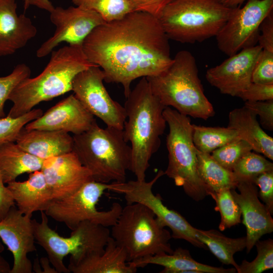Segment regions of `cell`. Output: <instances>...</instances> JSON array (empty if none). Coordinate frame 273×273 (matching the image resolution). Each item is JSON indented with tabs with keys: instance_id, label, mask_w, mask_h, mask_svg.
<instances>
[{
	"instance_id": "cell-8",
	"label": "cell",
	"mask_w": 273,
	"mask_h": 273,
	"mask_svg": "<svg viewBox=\"0 0 273 273\" xmlns=\"http://www.w3.org/2000/svg\"><path fill=\"white\" fill-rule=\"evenodd\" d=\"M163 113L169 127L166 137L168 163L164 174L173 179L176 186L182 187L191 198L202 200L209 196V191L198 173L191 119L169 107H166Z\"/></svg>"
},
{
	"instance_id": "cell-49",
	"label": "cell",
	"mask_w": 273,
	"mask_h": 273,
	"mask_svg": "<svg viewBox=\"0 0 273 273\" xmlns=\"http://www.w3.org/2000/svg\"><path fill=\"white\" fill-rule=\"evenodd\" d=\"M24 3V9L26 11L31 6V0H23Z\"/></svg>"
},
{
	"instance_id": "cell-44",
	"label": "cell",
	"mask_w": 273,
	"mask_h": 273,
	"mask_svg": "<svg viewBox=\"0 0 273 273\" xmlns=\"http://www.w3.org/2000/svg\"><path fill=\"white\" fill-rule=\"evenodd\" d=\"M30 5L49 13L51 12L55 8L50 0H31Z\"/></svg>"
},
{
	"instance_id": "cell-24",
	"label": "cell",
	"mask_w": 273,
	"mask_h": 273,
	"mask_svg": "<svg viewBox=\"0 0 273 273\" xmlns=\"http://www.w3.org/2000/svg\"><path fill=\"white\" fill-rule=\"evenodd\" d=\"M136 268L144 267L148 264L163 267L161 273H235V267L224 268L197 262L192 257L188 250L179 247L172 253L155 255L128 262Z\"/></svg>"
},
{
	"instance_id": "cell-14",
	"label": "cell",
	"mask_w": 273,
	"mask_h": 273,
	"mask_svg": "<svg viewBox=\"0 0 273 273\" xmlns=\"http://www.w3.org/2000/svg\"><path fill=\"white\" fill-rule=\"evenodd\" d=\"M50 13L56 30L37 50L38 58L48 56L63 42L69 45H82L95 28L106 22L97 12L76 6L55 7Z\"/></svg>"
},
{
	"instance_id": "cell-45",
	"label": "cell",
	"mask_w": 273,
	"mask_h": 273,
	"mask_svg": "<svg viewBox=\"0 0 273 273\" xmlns=\"http://www.w3.org/2000/svg\"><path fill=\"white\" fill-rule=\"evenodd\" d=\"M40 264L42 268V273H58L56 269L51 266V262L49 258L42 257L39 259Z\"/></svg>"
},
{
	"instance_id": "cell-13",
	"label": "cell",
	"mask_w": 273,
	"mask_h": 273,
	"mask_svg": "<svg viewBox=\"0 0 273 273\" xmlns=\"http://www.w3.org/2000/svg\"><path fill=\"white\" fill-rule=\"evenodd\" d=\"M105 78L98 66H90L75 77L72 91L84 107L107 126L123 129L125 108L111 98L103 84Z\"/></svg>"
},
{
	"instance_id": "cell-6",
	"label": "cell",
	"mask_w": 273,
	"mask_h": 273,
	"mask_svg": "<svg viewBox=\"0 0 273 273\" xmlns=\"http://www.w3.org/2000/svg\"><path fill=\"white\" fill-rule=\"evenodd\" d=\"M232 9L219 0H174L158 19L169 39L194 43L216 36Z\"/></svg>"
},
{
	"instance_id": "cell-9",
	"label": "cell",
	"mask_w": 273,
	"mask_h": 273,
	"mask_svg": "<svg viewBox=\"0 0 273 273\" xmlns=\"http://www.w3.org/2000/svg\"><path fill=\"white\" fill-rule=\"evenodd\" d=\"M40 213V221L32 219L35 241L44 250L58 273L70 272L64 263L65 256L70 255L69 263H72L101 253L110 237L108 228L88 221L80 223L69 237H62L50 227L44 211Z\"/></svg>"
},
{
	"instance_id": "cell-3",
	"label": "cell",
	"mask_w": 273,
	"mask_h": 273,
	"mask_svg": "<svg viewBox=\"0 0 273 273\" xmlns=\"http://www.w3.org/2000/svg\"><path fill=\"white\" fill-rule=\"evenodd\" d=\"M94 65L87 59L82 45L68 44L53 50L48 64L39 74L24 79L12 90L8 100L13 105L8 115L18 117L42 102L71 91L75 77Z\"/></svg>"
},
{
	"instance_id": "cell-43",
	"label": "cell",
	"mask_w": 273,
	"mask_h": 273,
	"mask_svg": "<svg viewBox=\"0 0 273 273\" xmlns=\"http://www.w3.org/2000/svg\"><path fill=\"white\" fill-rule=\"evenodd\" d=\"M15 205L10 191L4 182L0 171V221L6 215L10 209Z\"/></svg>"
},
{
	"instance_id": "cell-4",
	"label": "cell",
	"mask_w": 273,
	"mask_h": 273,
	"mask_svg": "<svg viewBox=\"0 0 273 273\" xmlns=\"http://www.w3.org/2000/svg\"><path fill=\"white\" fill-rule=\"evenodd\" d=\"M198 72L194 56L182 50L166 70L146 78L153 94L165 107L206 120L214 115L215 111L204 94Z\"/></svg>"
},
{
	"instance_id": "cell-36",
	"label": "cell",
	"mask_w": 273,
	"mask_h": 273,
	"mask_svg": "<svg viewBox=\"0 0 273 273\" xmlns=\"http://www.w3.org/2000/svg\"><path fill=\"white\" fill-rule=\"evenodd\" d=\"M31 70L24 63L18 64L9 75L0 77V118L5 117L4 105L14 88L24 79L29 77Z\"/></svg>"
},
{
	"instance_id": "cell-5",
	"label": "cell",
	"mask_w": 273,
	"mask_h": 273,
	"mask_svg": "<svg viewBox=\"0 0 273 273\" xmlns=\"http://www.w3.org/2000/svg\"><path fill=\"white\" fill-rule=\"evenodd\" d=\"M73 138V151L90 172L93 180L106 184L126 181L131 152L123 129L108 126L103 128L96 123Z\"/></svg>"
},
{
	"instance_id": "cell-39",
	"label": "cell",
	"mask_w": 273,
	"mask_h": 273,
	"mask_svg": "<svg viewBox=\"0 0 273 273\" xmlns=\"http://www.w3.org/2000/svg\"><path fill=\"white\" fill-rule=\"evenodd\" d=\"M244 106L259 115L261 124L267 129H273V100L264 101H246Z\"/></svg>"
},
{
	"instance_id": "cell-41",
	"label": "cell",
	"mask_w": 273,
	"mask_h": 273,
	"mask_svg": "<svg viewBox=\"0 0 273 273\" xmlns=\"http://www.w3.org/2000/svg\"><path fill=\"white\" fill-rule=\"evenodd\" d=\"M134 11L159 18L164 8L174 0H130Z\"/></svg>"
},
{
	"instance_id": "cell-22",
	"label": "cell",
	"mask_w": 273,
	"mask_h": 273,
	"mask_svg": "<svg viewBox=\"0 0 273 273\" xmlns=\"http://www.w3.org/2000/svg\"><path fill=\"white\" fill-rule=\"evenodd\" d=\"M15 205L23 214L32 216L44 211L53 200L51 192L41 170L29 173L23 181L14 180L7 184Z\"/></svg>"
},
{
	"instance_id": "cell-7",
	"label": "cell",
	"mask_w": 273,
	"mask_h": 273,
	"mask_svg": "<svg viewBox=\"0 0 273 273\" xmlns=\"http://www.w3.org/2000/svg\"><path fill=\"white\" fill-rule=\"evenodd\" d=\"M110 236L125 251L128 262L172 253L170 232L145 205L133 203L122 207Z\"/></svg>"
},
{
	"instance_id": "cell-27",
	"label": "cell",
	"mask_w": 273,
	"mask_h": 273,
	"mask_svg": "<svg viewBox=\"0 0 273 273\" xmlns=\"http://www.w3.org/2000/svg\"><path fill=\"white\" fill-rule=\"evenodd\" d=\"M196 236L221 262L233 265L237 271L239 265L235 261L234 255L246 248V236L232 238L216 230L204 231L197 228Z\"/></svg>"
},
{
	"instance_id": "cell-2",
	"label": "cell",
	"mask_w": 273,
	"mask_h": 273,
	"mask_svg": "<svg viewBox=\"0 0 273 273\" xmlns=\"http://www.w3.org/2000/svg\"><path fill=\"white\" fill-rule=\"evenodd\" d=\"M126 120L123 132L130 144L129 170L136 179H146L150 160L161 144L166 126L163 110L166 107L153 94L146 77H142L126 98Z\"/></svg>"
},
{
	"instance_id": "cell-16",
	"label": "cell",
	"mask_w": 273,
	"mask_h": 273,
	"mask_svg": "<svg viewBox=\"0 0 273 273\" xmlns=\"http://www.w3.org/2000/svg\"><path fill=\"white\" fill-rule=\"evenodd\" d=\"M32 216L12 206L0 221V238L13 257L10 273H31L32 264L28 254L36 250Z\"/></svg>"
},
{
	"instance_id": "cell-17",
	"label": "cell",
	"mask_w": 273,
	"mask_h": 273,
	"mask_svg": "<svg viewBox=\"0 0 273 273\" xmlns=\"http://www.w3.org/2000/svg\"><path fill=\"white\" fill-rule=\"evenodd\" d=\"M97 123L74 94L62 100L39 118L24 126L27 130H61L74 135L82 133Z\"/></svg>"
},
{
	"instance_id": "cell-11",
	"label": "cell",
	"mask_w": 273,
	"mask_h": 273,
	"mask_svg": "<svg viewBox=\"0 0 273 273\" xmlns=\"http://www.w3.org/2000/svg\"><path fill=\"white\" fill-rule=\"evenodd\" d=\"M160 170L150 181L130 180L124 182H112L109 191L122 194L127 204L141 203L149 208L165 227L171 231L172 238L184 240L193 246L206 249L196 236V228L193 226L180 213L170 209L163 203L159 194L153 192V187L164 175Z\"/></svg>"
},
{
	"instance_id": "cell-31",
	"label": "cell",
	"mask_w": 273,
	"mask_h": 273,
	"mask_svg": "<svg viewBox=\"0 0 273 273\" xmlns=\"http://www.w3.org/2000/svg\"><path fill=\"white\" fill-rule=\"evenodd\" d=\"M210 196L216 203L215 210L221 216L219 229L224 231L241 222V209L234 198L231 189L212 193Z\"/></svg>"
},
{
	"instance_id": "cell-25",
	"label": "cell",
	"mask_w": 273,
	"mask_h": 273,
	"mask_svg": "<svg viewBox=\"0 0 273 273\" xmlns=\"http://www.w3.org/2000/svg\"><path fill=\"white\" fill-rule=\"evenodd\" d=\"M228 127L236 130L240 139L247 142L252 150L273 160V139L261 127L252 110L244 106L232 110Z\"/></svg>"
},
{
	"instance_id": "cell-18",
	"label": "cell",
	"mask_w": 273,
	"mask_h": 273,
	"mask_svg": "<svg viewBox=\"0 0 273 273\" xmlns=\"http://www.w3.org/2000/svg\"><path fill=\"white\" fill-rule=\"evenodd\" d=\"M41 171L53 200L66 197L93 180L90 172L73 151L44 160Z\"/></svg>"
},
{
	"instance_id": "cell-10",
	"label": "cell",
	"mask_w": 273,
	"mask_h": 273,
	"mask_svg": "<svg viewBox=\"0 0 273 273\" xmlns=\"http://www.w3.org/2000/svg\"><path fill=\"white\" fill-rule=\"evenodd\" d=\"M110 183L89 181L76 192L64 198L53 200L44 212L53 219L64 223L71 231L81 222L88 221L105 227L116 222L122 209L121 205L114 202L110 209L100 211L97 204Z\"/></svg>"
},
{
	"instance_id": "cell-15",
	"label": "cell",
	"mask_w": 273,
	"mask_h": 273,
	"mask_svg": "<svg viewBox=\"0 0 273 273\" xmlns=\"http://www.w3.org/2000/svg\"><path fill=\"white\" fill-rule=\"evenodd\" d=\"M262 50L259 45H255L229 56L207 70V80L221 93L238 97L252 83L253 69Z\"/></svg>"
},
{
	"instance_id": "cell-47",
	"label": "cell",
	"mask_w": 273,
	"mask_h": 273,
	"mask_svg": "<svg viewBox=\"0 0 273 273\" xmlns=\"http://www.w3.org/2000/svg\"><path fill=\"white\" fill-rule=\"evenodd\" d=\"M0 253V273H10L11 267Z\"/></svg>"
},
{
	"instance_id": "cell-48",
	"label": "cell",
	"mask_w": 273,
	"mask_h": 273,
	"mask_svg": "<svg viewBox=\"0 0 273 273\" xmlns=\"http://www.w3.org/2000/svg\"><path fill=\"white\" fill-rule=\"evenodd\" d=\"M33 269L34 271L36 273H42L39 260L37 258H36L34 261L33 266H32V269Z\"/></svg>"
},
{
	"instance_id": "cell-46",
	"label": "cell",
	"mask_w": 273,
	"mask_h": 273,
	"mask_svg": "<svg viewBox=\"0 0 273 273\" xmlns=\"http://www.w3.org/2000/svg\"><path fill=\"white\" fill-rule=\"evenodd\" d=\"M226 7L234 9L240 7L246 0H219Z\"/></svg>"
},
{
	"instance_id": "cell-33",
	"label": "cell",
	"mask_w": 273,
	"mask_h": 273,
	"mask_svg": "<svg viewBox=\"0 0 273 273\" xmlns=\"http://www.w3.org/2000/svg\"><path fill=\"white\" fill-rule=\"evenodd\" d=\"M43 114L40 109H33L18 117L8 115L0 118V146L7 143L15 142L23 127L28 123L39 118Z\"/></svg>"
},
{
	"instance_id": "cell-1",
	"label": "cell",
	"mask_w": 273,
	"mask_h": 273,
	"mask_svg": "<svg viewBox=\"0 0 273 273\" xmlns=\"http://www.w3.org/2000/svg\"><path fill=\"white\" fill-rule=\"evenodd\" d=\"M107 82L120 83L126 98L136 79L157 75L171 64L169 38L158 18L133 11L95 28L82 44Z\"/></svg>"
},
{
	"instance_id": "cell-37",
	"label": "cell",
	"mask_w": 273,
	"mask_h": 273,
	"mask_svg": "<svg viewBox=\"0 0 273 273\" xmlns=\"http://www.w3.org/2000/svg\"><path fill=\"white\" fill-rule=\"evenodd\" d=\"M252 82L273 84V52L262 50L253 69Z\"/></svg>"
},
{
	"instance_id": "cell-12",
	"label": "cell",
	"mask_w": 273,
	"mask_h": 273,
	"mask_svg": "<svg viewBox=\"0 0 273 273\" xmlns=\"http://www.w3.org/2000/svg\"><path fill=\"white\" fill-rule=\"evenodd\" d=\"M273 9V0H247L232 11L216 39L218 49L228 56L255 46L260 26Z\"/></svg>"
},
{
	"instance_id": "cell-30",
	"label": "cell",
	"mask_w": 273,
	"mask_h": 273,
	"mask_svg": "<svg viewBox=\"0 0 273 273\" xmlns=\"http://www.w3.org/2000/svg\"><path fill=\"white\" fill-rule=\"evenodd\" d=\"M73 4L98 13L106 22L120 19L134 11L130 0H72Z\"/></svg>"
},
{
	"instance_id": "cell-35",
	"label": "cell",
	"mask_w": 273,
	"mask_h": 273,
	"mask_svg": "<svg viewBox=\"0 0 273 273\" xmlns=\"http://www.w3.org/2000/svg\"><path fill=\"white\" fill-rule=\"evenodd\" d=\"M252 150L247 142L239 139L214 150L211 155L223 167L232 171L238 162Z\"/></svg>"
},
{
	"instance_id": "cell-38",
	"label": "cell",
	"mask_w": 273,
	"mask_h": 273,
	"mask_svg": "<svg viewBox=\"0 0 273 273\" xmlns=\"http://www.w3.org/2000/svg\"><path fill=\"white\" fill-rule=\"evenodd\" d=\"M253 182L259 188L258 197L272 215L273 170L261 173L253 179Z\"/></svg>"
},
{
	"instance_id": "cell-23",
	"label": "cell",
	"mask_w": 273,
	"mask_h": 273,
	"mask_svg": "<svg viewBox=\"0 0 273 273\" xmlns=\"http://www.w3.org/2000/svg\"><path fill=\"white\" fill-rule=\"evenodd\" d=\"M68 268L73 273H134L137 270L128 262L124 250L111 236L102 252L69 263Z\"/></svg>"
},
{
	"instance_id": "cell-42",
	"label": "cell",
	"mask_w": 273,
	"mask_h": 273,
	"mask_svg": "<svg viewBox=\"0 0 273 273\" xmlns=\"http://www.w3.org/2000/svg\"><path fill=\"white\" fill-rule=\"evenodd\" d=\"M257 42L263 50L273 52L272 12L265 18L260 25Z\"/></svg>"
},
{
	"instance_id": "cell-40",
	"label": "cell",
	"mask_w": 273,
	"mask_h": 273,
	"mask_svg": "<svg viewBox=\"0 0 273 273\" xmlns=\"http://www.w3.org/2000/svg\"><path fill=\"white\" fill-rule=\"evenodd\" d=\"M238 97L246 101H264L273 100V84L252 82Z\"/></svg>"
},
{
	"instance_id": "cell-26",
	"label": "cell",
	"mask_w": 273,
	"mask_h": 273,
	"mask_svg": "<svg viewBox=\"0 0 273 273\" xmlns=\"http://www.w3.org/2000/svg\"><path fill=\"white\" fill-rule=\"evenodd\" d=\"M44 160L21 148L16 142L0 146V171L5 184L25 173L41 170Z\"/></svg>"
},
{
	"instance_id": "cell-21",
	"label": "cell",
	"mask_w": 273,
	"mask_h": 273,
	"mask_svg": "<svg viewBox=\"0 0 273 273\" xmlns=\"http://www.w3.org/2000/svg\"><path fill=\"white\" fill-rule=\"evenodd\" d=\"M16 143L25 151L43 160L73 151V138L63 131L23 128Z\"/></svg>"
},
{
	"instance_id": "cell-20",
	"label": "cell",
	"mask_w": 273,
	"mask_h": 273,
	"mask_svg": "<svg viewBox=\"0 0 273 273\" xmlns=\"http://www.w3.org/2000/svg\"><path fill=\"white\" fill-rule=\"evenodd\" d=\"M17 8L16 0H0V56L14 54L36 35L30 18Z\"/></svg>"
},
{
	"instance_id": "cell-28",
	"label": "cell",
	"mask_w": 273,
	"mask_h": 273,
	"mask_svg": "<svg viewBox=\"0 0 273 273\" xmlns=\"http://www.w3.org/2000/svg\"><path fill=\"white\" fill-rule=\"evenodd\" d=\"M199 175L208 188L209 196L224 189H236L238 181L233 173L215 161L210 154L196 149Z\"/></svg>"
},
{
	"instance_id": "cell-29",
	"label": "cell",
	"mask_w": 273,
	"mask_h": 273,
	"mask_svg": "<svg viewBox=\"0 0 273 273\" xmlns=\"http://www.w3.org/2000/svg\"><path fill=\"white\" fill-rule=\"evenodd\" d=\"M194 145L199 151L210 154L214 150L240 139L236 130L224 127H207L192 124Z\"/></svg>"
},
{
	"instance_id": "cell-32",
	"label": "cell",
	"mask_w": 273,
	"mask_h": 273,
	"mask_svg": "<svg viewBox=\"0 0 273 273\" xmlns=\"http://www.w3.org/2000/svg\"><path fill=\"white\" fill-rule=\"evenodd\" d=\"M273 170V164L256 153L248 152L235 165L232 171L238 182L251 180L264 172Z\"/></svg>"
},
{
	"instance_id": "cell-34",
	"label": "cell",
	"mask_w": 273,
	"mask_h": 273,
	"mask_svg": "<svg viewBox=\"0 0 273 273\" xmlns=\"http://www.w3.org/2000/svg\"><path fill=\"white\" fill-rule=\"evenodd\" d=\"M255 245L257 255L251 262L242 261L239 265L238 273H260L273 267V240H258Z\"/></svg>"
},
{
	"instance_id": "cell-19",
	"label": "cell",
	"mask_w": 273,
	"mask_h": 273,
	"mask_svg": "<svg viewBox=\"0 0 273 273\" xmlns=\"http://www.w3.org/2000/svg\"><path fill=\"white\" fill-rule=\"evenodd\" d=\"M236 188L239 192L236 189L231 191L243 216L248 253L262 236L272 232L273 219L269 210L259 200L258 188L252 181H239Z\"/></svg>"
},
{
	"instance_id": "cell-50",
	"label": "cell",
	"mask_w": 273,
	"mask_h": 273,
	"mask_svg": "<svg viewBox=\"0 0 273 273\" xmlns=\"http://www.w3.org/2000/svg\"><path fill=\"white\" fill-rule=\"evenodd\" d=\"M4 250V246L2 243V242L0 240V253H2Z\"/></svg>"
}]
</instances>
